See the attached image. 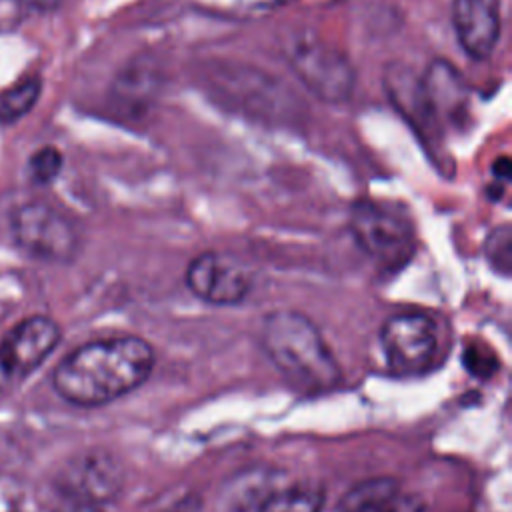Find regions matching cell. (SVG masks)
Returning a JSON list of instances; mask_svg holds the SVG:
<instances>
[{
  "mask_svg": "<svg viewBox=\"0 0 512 512\" xmlns=\"http://www.w3.org/2000/svg\"><path fill=\"white\" fill-rule=\"evenodd\" d=\"M30 10H36V12H50V10H56L62 0H22Z\"/></svg>",
  "mask_w": 512,
  "mask_h": 512,
  "instance_id": "obj_16",
  "label": "cell"
},
{
  "mask_svg": "<svg viewBox=\"0 0 512 512\" xmlns=\"http://www.w3.org/2000/svg\"><path fill=\"white\" fill-rule=\"evenodd\" d=\"M452 26L472 60H488L500 40V0H452Z\"/></svg>",
  "mask_w": 512,
  "mask_h": 512,
  "instance_id": "obj_9",
  "label": "cell"
},
{
  "mask_svg": "<svg viewBox=\"0 0 512 512\" xmlns=\"http://www.w3.org/2000/svg\"><path fill=\"white\" fill-rule=\"evenodd\" d=\"M510 228L504 224L496 230L486 240V256L490 264L500 270L502 274H508L510 260H512V238H510Z\"/></svg>",
  "mask_w": 512,
  "mask_h": 512,
  "instance_id": "obj_15",
  "label": "cell"
},
{
  "mask_svg": "<svg viewBox=\"0 0 512 512\" xmlns=\"http://www.w3.org/2000/svg\"><path fill=\"white\" fill-rule=\"evenodd\" d=\"M64 164V156L56 146L38 148L28 160V172L34 184H50L58 178Z\"/></svg>",
  "mask_w": 512,
  "mask_h": 512,
  "instance_id": "obj_14",
  "label": "cell"
},
{
  "mask_svg": "<svg viewBox=\"0 0 512 512\" xmlns=\"http://www.w3.org/2000/svg\"><path fill=\"white\" fill-rule=\"evenodd\" d=\"M340 512H424V502L402 492L394 478H370L344 494Z\"/></svg>",
  "mask_w": 512,
  "mask_h": 512,
  "instance_id": "obj_10",
  "label": "cell"
},
{
  "mask_svg": "<svg viewBox=\"0 0 512 512\" xmlns=\"http://www.w3.org/2000/svg\"><path fill=\"white\" fill-rule=\"evenodd\" d=\"M350 232L358 248L384 268H400L414 256L412 222L374 200H358L350 210Z\"/></svg>",
  "mask_w": 512,
  "mask_h": 512,
  "instance_id": "obj_4",
  "label": "cell"
},
{
  "mask_svg": "<svg viewBox=\"0 0 512 512\" xmlns=\"http://www.w3.org/2000/svg\"><path fill=\"white\" fill-rule=\"evenodd\" d=\"M42 92L40 76H26L0 94V124H14L26 116Z\"/></svg>",
  "mask_w": 512,
  "mask_h": 512,
  "instance_id": "obj_13",
  "label": "cell"
},
{
  "mask_svg": "<svg viewBox=\"0 0 512 512\" xmlns=\"http://www.w3.org/2000/svg\"><path fill=\"white\" fill-rule=\"evenodd\" d=\"M286 60L316 98L330 104L350 98L354 70L348 58L326 40L302 30L286 42Z\"/></svg>",
  "mask_w": 512,
  "mask_h": 512,
  "instance_id": "obj_5",
  "label": "cell"
},
{
  "mask_svg": "<svg viewBox=\"0 0 512 512\" xmlns=\"http://www.w3.org/2000/svg\"><path fill=\"white\" fill-rule=\"evenodd\" d=\"M8 228L14 244L42 262L66 264L80 250V236L72 220L40 200L20 204L10 214Z\"/></svg>",
  "mask_w": 512,
  "mask_h": 512,
  "instance_id": "obj_3",
  "label": "cell"
},
{
  "mask_svg": "<svg viewBox=\"0 0 512 512\" xmlns=\"http://www.w3.org/2000/svg\"><path fill=\"white\" fill-rule=\"evenodd\" d=\"M154 348L138 336L92 340L70 352L54 370V390L76 406H102L146 382Z\"/></svg>",
  "mask_w": 512,
  "mask_h": 512,
  "instance_id": "obj_1",
  "label": "cell"
},
{
  "mask_svg": "<svg viewBox=\"0 0 512 512\" xmlns=\"http://www.w3.org/2000/svg\"><path fill=\"white\" fill-rule=\"evenodd\" d=\"M60 326L48 316H30L0 342V384H16L34 372L58 346Z\"/></svg>",
  "mask_w": 512,
  "mask_h": 512,
  "instance_id": "obj_8",
  "label": "cell"
},
{
  "mask_svg": "<svg viewBox=\"0 0 512 512\" xmlns=\"http://www.w3.org/2000/svg\"><path fill=\"white\" fill-rule=\"evenodd\" d=\"M380 344L386 364L400 376L424 372L436 354V326L428 314L400 312L384 320Z\"/></svg>",
  "mask_w": 512,
  "mask_h": 512,
  "instance_id": "obj_6",
  "label": "cell"
},
{
  "mask_svg": "<svg viewBox=\"0 0 512 512\" xmlns=\"http://www.w3.org/2000/svg\"><path fill=\"white\" fill-rule=\"evenodd\" d=\"M324 490L314 484L280 486L266 494L254 512H322Z\"/></svg>",
  "mask_w": 512,
  "mask_h": 512,
  "instance_id": "obj_12",
  "label": "cell"
},
{
  "mask_svg": "<svg viewBox=\"0 0 512 512\" xmlns=\"http://www.w3.org/2000/svg\"><path fill=\"white\" fill-rule=\"evenodd\" d=\"M186 288L212 306L240 304L252 290V276L236 256L206 250L190 260L184 274Z\"/></svg>",
  "mask_w": 512,
  "mask_h": 512,
  "instance_id": "obj_7",
  "label": "cell"
},
{
  "mask_svg": "<svg viewBox=\"0 0 512 512\" xmlns=\"http://www.w3.org/2000/svg\"><path fill=\"white\" fill-rule=\"evenodd\" d=\"M72 492L90 500L110 498L118 486L116 466L102 454L86 456L72 474Z\"/></svg>",
  "mask_w": 512,
  "mask_h": 512,
  "instance_id": "obj_11",
  "label": "cell"
},
{
  "mask_svg": "<svg viewBox=\"0 0 512 512\" xmlns=\"http://www.w3.org/2000/svg\"><path fill=\"white\" fill-rule=\"evenodd\" d=\"M260 344L282 378L300 394L334 390L342 372L318 326L302 312L274 310L264 316Z\"/></svg>",
  "mask_w": 512,
  "mask_h": 512,
  "instance_id": "obj_2",
  "label": "cell"
}]
</instances>
